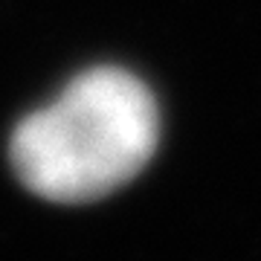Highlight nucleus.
Returning a JSON list of instances; mask_svg holds the SVG:
<instances>
[{"label": "nucleus", "mask_w": 261, "mask_h": 261, "mask_svg": "<svg viewBox=\"0 0 261 261\" xmlns=\"http://www.w3.org/2000/svg\"><path fill=\"white\" fill-rule=\"evenodd\" d=\"M160 142L157 102L137 75L99 67L12 134L20 183L53 203H93L128 186Z\"/></svg>", "instance_id": "f257e3e1"}]
</instances>
